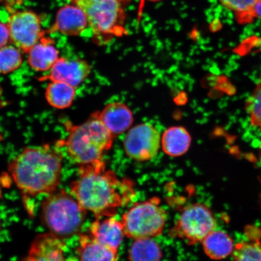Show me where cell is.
Instances as JSON below:
<instances>
[{"label": "cell", "mask_w": 261, "mask_h": 261, "mask_svg": "<svg viewBox=\"0 0 261 261\" xmlns=\"http://www.w3.org/2000/svg\"><path fill=\"white\" fill-rule=\"evenodd\" d=\"M132 191L126 181L106 170L102 160L80 166L78 177L70 185V194L97 219L113 217L117 208L128 201Z\"/></svg>", "instance_id": "cell-1"}, {"label": "cell", "mask_w": 261, "mask_h": 261, "mask_svg": "<svg viewBox=\"0 0 261 261\" xmlns=\"http://www.w3.org/2000/svg\"><path fill=\"white\" fill-rule=\"evenodd\" d=\"M63 161L62 152L50 145L28 147L12 160L8 169L22 193L35 197L57 190Z\"/></svg>", "instance_id": "cell-2"}, {"label": "cell", "mask_w": 261, "mask_h": 261, "mask_svg": "<svg viewBox=\"0 0 261 261\" xmlns=\"http://www.w3.org/2000/svg\"><path fill=\"white\" fill-rule=\"evenodd\" d=\"M114 136L98 117L96 113L86 122L71 126L67 138L58 142L68 158L81 166L102 161L103 153L110 149Z\"/></svg>", "instance_id": "cell-3"}, {"label": "cell", "mask_w": 261, "mask_h": 261, "mask_svg": "<svg viewBox=\"0 0 261 261\" xmlns=\"http://www.w3.org/2000/svg\"><path fill=\"white\" fill-rule=\"evenodd\" d=\"M86 212L72 195L56 190L42 203L41 218L50 233L62 239L79 232Z\"/></svg>", "instance_id": "cell-4"}, {"label": "cell", "mask_w": 261, "mask_h": 261, "mask_svg": "<svg viewBox=\"0 0 261 261\" xmlns=\"http://www.w3.org/2000/svg\"><path fill=\"white\" fill-rule=\"evenodd\" d=\"M86 14L98 43H106L125 33L126 18L122 0H70Z\"/></svg>", "instance_id": "cell-5"}, {"label": "cell", "mask_w": 261, "mask_h": 261, "mask_svg": "<svg viewBox=\"0 0 261 261\" xmlns=\"http://www.w3.org/2000/svg\"><path fill=\"white\" fill-rule=\"evenodd\" d=\"M158 198L137 203L123 215L122 223L127 237L138 240L160 236L167 215Z\"/></svg>", "instance_id": "cell-6"}, {"label": "cell", "mask_w": 261, "mask_h": 261, "mask_svg": "<svg viewBox=\"0 0 261 261\" xmlns=\"http://www.w3.org/2000/svg\"><path fill=\"white\" fill-rule=\"evenodd\" d=\"M215 220L212 212L202 204L186 208L176 224L175 233L192 244L203 242L214 231Z\"/></svg>", "instance_id": "cell-7"}, {"label": "cell", "mask_w": 261, "mask_h": 261, "mask_svg": "<svg viewBox=\"0 0 261 261\" xmlns=\"http://www.w3.org/2000/svg\"><path fill=\"white\" fill-rule=\"evenodd\" d=\"M10 41L19 50L28 54L31 49L45 37L41 19L35 12L18 11L9 19Z\"/></svg>", "instance_id": "cell-8"}, {"label": "cell", "mask_w": 261, "mask_h": 261, "mask_svg": "<svg viewBox=\"0 0 261 261\" xmlns=\"http://www.w3.org/2000/svg\"><path fill=\"white\" fill-rule=\"evenodd\" d=\"M161 138L158 129L151 123L139 124L127 133L124 149L126 155L135 161H149L158 154Z\"/></svg>", "instance_id": "cell-9"}, {"label": "cell", "mask_w": 261, "mask_h": 261, "mask_svg": "<svg viewBox=\"0 0 261 261\" xmlns=\"http://www.w3.org/2000/svg\"><path fill=\"white\" fill-rule=\"evenodd\" d=\"M91 72V67L87 61L80 58H59L45 76L39 81L61 82L74 88L80 86L87 79Z\"/></svg>", "instance_id": "cell-10"}, {"label": "cell", "mask_w": 261, "mask_h": 261, "mask_svg": "<svg viewBox=\"0 0 261 261\" xmlns=\"http://www.w3.org/2000/svg\"><path fill=\"white\" fill-rule=\"evenodd\" d=\"M65 246L63 241L53 233L39 234L22 261H67L64 256Z\"/></svg>", "instance_id": "cell-11"}, {"label": "cell", "mask_w": 261, "mask_h": 261, "mask_svg": "<svg viewBox=\"0 0 261 261\" xmlns=\"http://www.w3.org/2000/svg\"><path fill=\"white\" fill-rule=\"evenodd\" d=\"M89 25L85 12L74 5H67L59 10L55 23L49 32H60L68 36L80 35Z\"/></svg>", "instance_id": "cell-12"}, {"label": "cell", "mask_w": 261, "mask_h": 261, "mask_svg": "<svg viewBox=\"0 0 261 261\" xmlns=\"http://www.w3.org/2000/svg\"><path fill=\"white\" fill-rule=\"evenodd\" d=\"M89 234L98 243L116 251L118 250L125 236L122 222L113 217L94 221Z\"/></svg>", "instance_id": "cell-13"}, {"label": "cell", "mask_w": 261, "mask_h": 261, "mask_svg": "<svg viewBox=\"0 0 261 261\" xmlns=\"http://www.w3.org/2000/svg\"><path fill=\"white\" fill-rule=\"evenodd\" d=\"M96 114L113 136L125 132L132 125L134 121L132 110L123 103L108 104L102 112Z\"/></svg>", "instance_id": "cell-14"}, {"label": "cell", "mask_w": 261, "mask_h": 261, "mask_svg": "<svg viewBox=\"0 0 261 261\" xmlns=\"http://www.w3.org/2000/svg\"><path fill=\"white\" fill-rule=\"evenodd\" d=\"M29 66L37 71L50 70L59 58V51L50 38L44 37L29 51Z\"/></svg>", "instance_id": "cell-15"}, {"label": "cell", "mask_w": 261, "mask_h": 261, "mask_svg": "<svg viewBox=\"0 0 261 261\" xmlns=\"http://www.w3.org/2000/svg\"><path fill=\"white\" fill-rule=\"evenodd\" d=\"M80 261H116L117 251L110 249L89 234H81L77 247Z\"/></svg>", "instance_id": "cell-16"}, {"label": "cell", "mask_w": 261, "mask_h": 261, "mask_svg": "<svg viewBox=\"0 0 261 261\" xmlns=\"http://www.w3.org/2000/svg\"><path fill=\"white\" fill-rule=\"evenodd\" d=\"M192 139L188 130L182 126H172L166 129L161 138L165 154L178 156L185 154L191 144Z\"/></svg>", "instance_id": "cell-17"}, {"label": "cell", "mask_w": 261, "mask_h": 261, "mask_svg": "<svg viewBox=\"0 0 261 261\" xmlns=\"http://www.w3.org/2000/svg\"><path fill=\"white\" fill-rule=\"evenodd\" d=\"M204 252L212 259L226 258L233 253V240L223 231H212L203 240Z\"/></svg>", "instance_id": "cell-18"}, {"label": "cell", "mask_w": 261, "mask_h": 261, "mask_svg": "<svg viewBox=\"0 0 261 261\" xmlns=\"http://www.w3.org/2000/svg\"><path fill=\"white\" fill-rule=\"evenodd\" d=\"M76 88L61 82H50L45 90V99L49 105L57 109L71 106L76 95Z\"/></svg>", "instance_id": "cell-19"}, {"label": "cell", "mask_w": 261, "mask_h": 261, "mask_svg": "<svg viewBox=\"0 0 261 261\" xmlns=\"http://www.w3.org/2000/svg\"><path fill=\"white\" fill-rule=\"evenodd\" d=\"M162 251L152 238L135 240L129 251V261H161Z\"/></svg>", "instance_id": "cell-20"}, {"label": "cell", "mask_w": 261, "mask_h": 261, "mask_svg": "<svg viewBox=\"0 0 261 261\" xmlns=\"http://www.w3.org/2000/svg\"><path fill=\"white\" fill-rule=\"evenodd\" d=\"M259 0H219L225 8L236 13L240 23L247 24L254 18V8Z\"/></svg>", "instance_id": "cell-21"}, {"label": "cell", "mask_w": 261, "mask_h": 261, "mask_svg": "<svg viewBox=\"0 0 261 261\" xmlns=\"http://www.w3.org/2000/svg\"><path fill=\"white\" fill-rule=\"evenodd\" d=\"M20 51L14 45L0 48V74L12 73L20 67L22 62Z\"/></svg>", "instance_id": "cell-22"}, {"label": "cell", "mask_w": 261, "mask_h": 261, "mask_svg": "<svg viewBox=\"0 0 261 261\" xmlns=\"http://www.w3.org/2000/svg\"><path fill=\"white\" fill-rule=\"evenodd\" d=\"M245 109L249 117L251 125L261 132V80L247 98Z\"/></svg>", "instance_id": "cell-23"}, {"label": "cell", "mask_w": 261, "mask_h": 261, "mask_svg": "<svg viewBox=\"0 0 261 261\" xmlns=\"http://www.w3.org/2000/svg\"><path fill=\"white\" fill-rule=\"evenodd\" d=\"M234 261H261L259 240L238 243L233 251Z\"/></svg>", "instance_id": "cell-24"}, {"label": "cell", "mask_w": 261, "mask_h": 261, "mask_svg": "<svg viewBox=\"0 0 261 261\" xmlns=\"http://www.w3.org/2000/svg\"><path fill=\"white\" fill-rule=\"evenodd\" d=\"M10 40V34L8 25L0 22V48L6 46Z\"/></svg>", "instance_id": "cell-25"}, {"label": "cell", "mask_w": 261, "mask_h": 261, "mask_svg": "<svg viewBox=\"0 0 261 261\" xmlns=\"http://www.w3.org/2000/svg\"><path fill=\"white\" fill-rule=\"evenodd\" d=\"M254 16L261 20V0H259L254 8Z\"/></svg>", "instance_id": "cell-26"}, {"label": "cell", "mask_w": 261, "mask_h": 261, "mask_svg": "<svg viewBox=\"0 0 261 261\" xmlns=\"http://www.w3.org/2000/svg\"><path fill=\"white\" fill-rule=\"evenodd\" d=\"M148 1H149V2H159V1H161V0H148Z\"/></svg>", "instance_id": "cell-27"}, {"label": "cell", "mask_w": 261, "mask_h": 261, "mask_svg": "<svg viewBox=\"0 0 261 261\" xmlns=\"http://www.w3.org/2000/svg\"><path fill=\"white\" fill-rule=\"evenodd\" d=\"M6 1H7V0H0V2H5Z\"/></svg>", "instance_id": "cell-28"}, {"label": "cell", "mask_w": 261, "mask_h": 261, "mask_svg": "<svg viewBox=\"0 0 261 261\" xmlns=\"http://www.w3.org/2000/svg\"><path fill=\"white\" fill-rule=\"evenodd\" d=\"M1 103H2L1 97H0V107H1Z\"/></svg>", "instance_id": "cell-29"}, {"label": "cell", "mask_w": 261, "mask_h": 261, "mask_svg": "<svg viewBox=\"0 0 261 261\" xmlns=\"http://www.w3.org/2000/svg\"><path fill=\"white\" fill-rule=\"evenodd\" d=\"M0 229H1V223H0Z\"/></svg>", "instance_id": "cell-30"}, {"label": "cell", "mask_w": 261, "mask_h": 261, "mask_svg": "<svg viewBox=\"0 0 261 261\" xmlns=\"http://www.w3.org/2000/svg\"><path fill=\"white\" fill-rule=\"evenodd\" d=\"M261 150V149H260Z\"/></svg>", "instance_id": "cell-31"}]
</instances>
